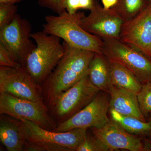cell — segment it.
I'll return each mask as SVG.
<instances>
[{
	"instance_id": "cell-6",
	"label": "cell",
	"mask_w": 151,
	"mask_h": 151,
	"mask_svg": "<svg viewBox=\"0 0 151 151\" xmlns=\"http://www.w3.org/2000/svg\"><path fill=\"white\" fill-rule=\"evenodd\" d=\"M100 91L92 84L88 73L58 96L50 108L52 114L59 124L65 122L89 104Z\"/></svg>"
},
{
	"instance_id": "cell-5",
	"label": "cell",
	"mask_w": 151,
	"mask_h": 151,
	"mask_svg": "<svg viewBox=\"0 0 151 151\" xmlns=\"http://www.w3.org/2000/svg\"><path fill=\"white\" fill-rule=\"evenodd\" d=\"M102 54L110 62L126 68L142 83L151 82V60L142 52L116 39H102Z\"/></svg>"
},
{
	"instance_id": "cell-31",
	"label": "cell",
	"mask_w": 151,
	"mask_h": 151,
	"mask_svg": "<svg viewBox=\"0 0 151 151\" xmlns=\"http://www.w3.org/2000/svg\"><path fill=\"white\" fill-rule=\"evenodd\" d=\"M151 133V131H150Z\"/></svg>"
},
{
	"instance_id": "cell-32",
	"label": "cell",
	"mask_w": 151,
	"mask_h": 151,
	"mask_svg": "<svg viewBox=\"0 0 151 151\" xmlns=\"http://www.w3.org/2000/svg\"></svg>"
},
{
	"instance_id": "cell-24",
	"label": "cell",
	"mask_w": 151,
	"mask_h": 151,
	"mask_svg": "<svg viewBox=\"0 0 151 151\" xmlns=\"http://www.w3.org/2000/svg\"><path fill=\"white\" fill-rule=\"evenodd\" d=\"M0 66L12 68L22 66L14 59L9 50L1 43H0Z\"/></svg>"
},
{
	"instance_id": "cell-30",
	"label": "cell",
	"mask_w": 151,
	"mask_h": 151,
	"mask_svg": "<svg viewBox=\"0 0 151 151\" xmlns=\"http://www.w3.org/2000/svg\"><path fill=\"white\" fill-rule=\"evenodd\" d=\"M149 123H150V124L151 126V118L150 119V121H149Z\"/></svg>"
},
{
	"instance_id": "cell-16",
	"label": "cell",
	"mask_w": 151,
	"mask_h": 151,
	"mask_svg": "<svg viewBox=\"0 0 151 151\" xmlns=\"http://www.w3.org/2000/svg\"><path fill=\"white\" fill-rule=\"evenodd\" d=\"M88 75L94 86L108 92L111 84V70L109 61L103 54L95 53L89 64Z\"/></svg>"
},
{
	"instance_id": "cell-2",
	"label": "cell",
	"mask_w": 151,
	"mask_h": 151,
	"mask_svg": "<svg viewBox=\"0 0 151 151\" xmlns=\"http://www.w3.org/2000/svg\"><path fill=\"white\" fill-rule=\"evenodd\" d=\"M84 15L83 12L70 14L65 11L58 16H47L46 22L42 25L43 31L62 39L73 47L103 54L102 39L80 26V20Z\"/></svg>"
},
{
	"instance_id": "cell-28",
	"label": "cell",
	"mask_w": 151,
	"mask_h": 151,
	"mask_svg": "<svg viewBox=\"0 0 151 151\" xmlns=\"http://www.w3.org/2000/svg\"><path fill=\"white\" fill-rule=\"evenodd\" d=\"M20 1L21 0H0V3H11L15 4Z\"/></svg>"
},
{
	"instance_id": "cell-1",
	"label": "cell",
	"mask_w": 151,
	"mask_h": 151,
	"mask_svg": "<svg viewBox=\"0 0 151 151\" xmlns=\"http://www.w3.org/2000/svg\"><path fill=\"white\" fill-rule=\"evenodd\" d=\"M65 52L42 83L43 101L50 108L60 94L75 85L88 73L95 52L76 48L63 42Z\"/></svg>"
},
{
	"instance_id": "cell-18",
	"label": "cell",
	"mask_w": 151,
	"mask_h": 151,
	"mask_svg": "<svg viewBox=\"0 0 151 151\" xmlns=\"http://www.w3.org/2000/svg\"><path fill=\"white\" fill-rule=\"evenodd\" d=\"M110 112L112 120L130 134H144L151 131V126L149 122H143L132 116L123 115L113 109H110Z\"/></svg>"
},
{
	"instance_id": "cell-7",
	"label": "cell",
	"mask_w": 151,
	"mask_h": 151,
	"mask_svg": "<svg viewBox=\"0 0 151 151\" xmlns=\"http://www.w3.org/2000/svg\"><path fill=\"white\" fill-rule=\"evenodd\" d=\"M49 108L44 101L20 99L0 92V114L22 120H28L46 129L52 131L57 126L49 115Z\"/></svg>"
},
{
	"instance_id": "cell-4",
	"label": "cell",
	"mask_w": 151,
	"mask_h": 151,
	"mask_svg": "<svg viewBox=\"0 0 151 151\" xmlns=\"http://www.w3.org/2000/svg\"><path fill=\"white\" fill-rule=\"evenodd\" d=\"M24 123L27 142L31 151H73L84 139L87 128H77L65 132H55L43 129L28 120Z\"/></svg>"
},
{
	"instance_id": "cell-26",
	"label": "cell",
	"mask_w": 151,
	"mask_h": 151,
	"mask_svg": "<svg viewBox=\"0 0 151 151\" xmlns=\"http://www.w3.org/2000/svg\"><path fill=\"white\" fill-rule=\"evenodd\" d=\"M101 1L103 7L108 9L112 8L116 4L117 0H101Z\"/></svg>"
},
{
	"instance_id": "cell-29",
	"label": "cell",
	"mask_w": 151,
	"mask_h": 151,
	"mask_svg": "<svg viewBox=\"0 0 151 151\" xmlns=\"http://www.w3.org/2000/svg\"><path fill=\"white\" fill-rule=\"evenodd\" d=\"M147 2L151 3V0H146Z\"/></svg>"
},
{
	"instance_id": "cell-8",
	"label": "cell",
	"mask_w": 151,
	"mask_h": 151,
	"mask_svg": "<svg viewBox=\"0 0 151 151\" xmlns=\"http://www.w3.org/2000/svg\"><path fill=\"white\" fill-rule=\"evenodd\" d=\"M31 29L29 22L17 14L9 24L0 29V43L24 67L28 56L36 47L30 39Z\"/></svg>"
},
{
	"instance_id": "cell-20",
	"label": "cell",
	"mask_w": 151,
	"mask_h": 151,
	"mask_svg": "<svg viewBox=\"0 0 151 151\" xmlns=\"http://www.w3.org/2000/svg\"><path fill=\"white\" fill-rule=\"evenodd\" d=\"M137 97L143 116L151 113V82L145 83L142 85Z\"/></svg>"
},
{
	"instance_id": "cell-14",
	"label": "cell",
	"mask_w": 151,
	"mask_h": 151,
	"mask_svg": "<svg viewBox=\"0 0 151 151\" xmlns=\"http://www.w3.org/2000/svg\"><path fill=\"white\" fill-rule=\"evenodd\" d=\"M0 140L7 151H25L27 139L24 123L8 115H1Z\"/></svg>"
},
{
	"instance_id": "cell-27",
	"label": "cell",
	"mask_w": 151,
	"mask_h": 151,
	"mask_svg": "<svg viewBox=\"0 0 151 151\" xmlns=\"http://www.w3.org/2000/svg\"><path fill=\"white\" fill-rule=\"evenodd\" d=\"M143 151H151V142L145 139L143 144Z\"/></svg>"
},
{
	"instance_id": "cell-13",
	"label": "cell",
	"mask_w": 151,
	"mask_h": 151,
	"mask_svg": "<svg viewBox=\"0 0 151 151\" xmlns=\"http://www.w3.org/2000/svg\"><path fill=\"white\" fill-rule=\"evenodd\" d=\"M90 129L92 134L108 147L109 151L118 150L143 151L141 139L127 132L113 120L102 128Z\"/></svg>"
},
{
	"instance_id": "cell-9",
	"label": "cell",
	"mask_w": 151,
	"mask_h": 151,
	"mask_svg": "<svg viewBox=\"0 0 151 151\" xmlns=\"http://www.w3.org/2000/svg\"><path fill=\"white\" fill-rule=\"evenodd\" d=\"M110 96L100 93L81 111L65 122L60 123L52 131L65 132L77 128H101L110 121Z\"/></svg>"
},
{
	"instance_id": "cell-10",
	"label": "cell",
	"mask_w": 151,
	"mask_h": 151,
	"mask_svg": "<svg viewBox=\"0 0 151 151\" xmlns=\"http://www.w3.org/2000/svg\"><path fill=\"white\" fill-rule=\"evenodd\" d=\"M0 92L33 101H43L42 87L36 83L24 66H0Z\"/></svg>"
},
{
	"instance_id": "cell-25",
	"label": "cell",
	"mask_w": 151,
	"mask_h": 151,
	"mask_svg": "<svg viewBox=\"0 0 151 151\" xmlns=\"http://www.w3.org/2000/svg\"><path fill=\"white\" fill-rule=\"evenodd\" d=\"M65 0H38L41 6L53 11L58 15L66 11L65 7Z\"/></svg>"
},
{
	"instance_id": "cell-12",
	"label": "cell",
	"mask_w": 151,
	"mask_h": 151,
	"mask_svg": "<svg viewBox=\"0 0 151 151\" xmlns=\"http://www.w3.org/2000/svg\"><path fill=\"white\" fill-rule=\"evenodd\" d=\"M88 15L80 22L81 27L87 32L100 39L120 40L124 20L113 9H106L96 0Z\"/></svg>"
},
{
	"instance_id": "cell-17",
	"label": "cell",
	"mask_w": 151,
	"mask_h": 151,
	"mask_svg": "<svg viewBox=\"0 0 151 151\" xmlns=\"http://www.w3.org/2000/svg\"><path fill=\"white\" fill-rule=\"evenodd\" d=\"M109 62L111 84L119 89L138 95L142 86V82L126 68L116 63Z\"/></svg>"
},
{
	"instance_id": "cell-21",
	"label": "cell",
	"mask_w": 151,
	"mask_h": 151,
	"mask_svg": "<svg viewBox=\"0 0 151 151\" xmlns=\"http://www.w3.org/2000/svg\"><path fill=\"white\" fill-rule=\"evenodd\" d=\"M76 151H109V150L93 134L90 135L87 133L86 137Z\"/></svg>"
},
{
	"instance_id": "cell-23",
	"label": "cell",
	"mask_w": 151,
	"mask_h": 151,
	"mask_svg": "<svg viewBox=\"0 0 151 151\" xmlns=\"http://www.w3.org/2000/svg\"><path fill=\"white\" fill-rule=\"evenodd\" d=\"M94 2V0H65V7L68 13L74 14L80 9L90 10Z\"/></svg>"
},
{
	"instance_id": "cell-3",
	"label": "cell",
	"mask_w": 151,
	"mask_h": 151,
	"mask_svg": "<svg viewBox=\"0 0 151 151\" xmlns=\"http://www.w3.org/2000/svg\"><path fill=\"white\" fill-rule=\"evenodd\" d=\"M36 47L30 53L24 67L36 83L41 85L64 55L65 47L59 37L44 32L31 34Z\"/></svg>"
},
{
	"instance_id": "cell-19",
	"label": "cell",
	"mask_w": 151,
	"mask_h": 151,
	"mask_svg": "<svg viewBox=\"0 0 151 151\" xmlns=\"http://www.w3.org/2000/svg\"><path fill=\"white\" fill-rule=\"evenodd\" d=\"M147 3L146 0H117L112 8L126 21L139 12Z\"/></svg>"
},
{
	"instance_id": "cell-22",
	"label": "cell",
	"mask_w": 151,
	"mask_h": 151,
	"mask_svg": "<svg viewBox=\"0 0 151 151\" xmlns=\"http://www.w3.org/2000/svg\"><path fill=\"white\" fill-rule=\"evenodd\" d=\"M17 7L11 3H0V29L9 24L16 15Z\"/></svg>"
},
{
	"instance_id": "cell-11",
	"label": "cell",
	"mask_w": 151,
	"mask_h": 151,
	"mask_svg": "<svg viewBox=\"0 0 151 151\" xmlns=\"http://www.w3.org/2000/svg\"><path fill=\"white\" fill-rule=\"evenodd\" d=\"M120 40L151 60V3L122 24Z\"/></svg>"
},
{
	"instance_id": "cell-15",
	"label": "cell",
	"mask_w": 151,
	"mask_h": 151,
	"mask_svg": "<svg viewBox=\"0 0 151 151\" xmlns=\"http://www.w3.org/2000/svg\"><path fill=\"white\" fill-rule=\"evenodd\" d=\"M108 93L110 96V109L145 122L140 108L137 95L119 89L112 84L109 86Z\"/></svg>"
}]
</instances>
